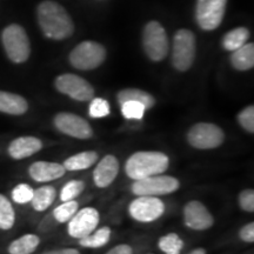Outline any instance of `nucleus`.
I'll return each instance as SVG.
<instances>
[{
  "mask_svg": "<svg viewBox=\"0 0 254 254\" xmlns=\"http://www.w3.org/2000/svg\"><path fill=\"white\" fill-rule=\"evenodd\" d=\"M239 206L244 211L253 212L254 211V192L253 190H244L239 194Z\"/></svg>",
  "mask_w": 254,
  "mask_h": 254,
  "instance_id": "72a5a7b5",
  "label": "nucleus"
},
{
  "mask_svg": "<svg viewBox=\"0 0 254 254\" xmlns=\"http://www.w3.org/2000/svg\"><path fill=\"white\" fill-rule=\"evenodd\" d=\"M195 50V36L193 32L186 28L177 31L173 38L172 57H171L173 67L179 72L189 71L194 63Z\"/></svg>",
  "mask_w": 254,
  "mask_h": 254,
  "instance_id": "20e7f679",
  "label": "nucleus"
},
{
  "mask_svg": "<svg viewBox=\"0 0 254 254\" xmlns=\"http://www.w3.org/2000/svg\"><path fill=\"white\" fill-rule=\"evenodd\" d=\"M57 190L53 186L46 185L39 189L34 190L33 196H32L31 204L32 207L37 212H43L50 207L56 200Z\"/></svg>",
  "mask_w": 254,
  "mask_h": 254,
  "instance_id": "412c9836",
  "label": "nucleus"
},
{
  "mask_svg": "<svg viewBox=\"0 0 254 254\" xmlns=\"http://www.w3.org/2000/svg\"><path fill=\"white\" fill-rule=\"evenodd\" d=\"M33 192L34 190L27 184H19L12 190V200L20 205L27 204V202H31Z\"/></svg>",
  "mask_w": 254,
  "mask_h": 254,
  "instance_id": "2f4dec72",
  "label": "nucleus"
},
{
  "mask_svg": "<svg viewBox=\"0 0 254 254\" xmlns=\"http://www.w3.org/2000/svg\"><path fill=\"white\" fill-rule=\"evenodd\" d=\"M28 110V103L21 95L11 93V92L0 91V112L11 114V116H21Z\"/></svg>",
  "mask_w": 254,
  "mask_h": 254,
  "instance_id": "a211bd4d",
  "label": "nucleus"
},
{
  "mask_svg": "<svg viewBox=\"0 0 254 254\" xmlns=\"http://www.w3.org/2000/svg\"><path fill=\"white\" fill-rule=\"evenodd\" d=\"M100 221V214L94 207H84L77 211L73 217L67 221V232L74 239L88 236L98 227Z\"/></svg>",
  "mask_w": 254,
  "mask_h": 254,
  "instance_id": "ddd939ff",
  "label": "nucleus"
},
{
  "mask_svg": "<svg viewBox=\"0 0 254 254\" xmlns=\"http://www.w3.org/2000/svg\"><path fill=\"white\" fill-rule=\"evenodd\" d=\"M117 100L120 105L129 100L139 101V103L145 105L146 110L152 109L155 105L153 95L148 93V92L139 90V88H125V90H122L117 94Z\"/></svg>",
  "mask_w": 254,
  "mask_h": 254,
  "instance_id": "4be33fe9",
  "label": "nucleus"
},
{
  "mask_svg": "<svg viewBox=\"0 0 254 254\" xmlns=\"http://www.w3.org/2000/svg\"><path fill=\"white\" fill-rule=\"evenodd\" d=\"M106 49L95 41H82L69 53V63L74 68L91 71L99 67L106 59Z\"/></svg>",
  "mask_w": 254,
  "mask_h": 254,
  "instance_id": "39448f33",
  "label": "nucleus"
},
{
  "mask_svg": "<svg viewBox=\"0 0 254 254\" xmlns=\"http://www.w3.org/2000/svg\"><path fill=\"white\" fill-rule=\"evenodd\" d=\"M119 173V160L113 154H107L97 164L93 171L94 185L106 189L112 184Z\"/></svg>",
  "mask_w": 254,
  "mask_h": 254,
  "instance_id": "2eb2a0df",
  "label": "nucleus"
},
{
  "mask_svg": "<svg viewBox=\"0 0 254 254\" xmlns=\"http://www.w3.org/2000/svg\"><path fill=\"white\" fill-rule=\"evenodd\" d=\"M238 123L245 131L249 133H254V107L250 105L238 113Z\"/></svg>",
  "mask_w": 254,
  "mask_h": 254,
  "instance_id": "473e14b6",
  "label": "nucleus"
},
{
  "mask_svg": "<svg viewBox=\"0 0 254 254\" xmlns=\"http://www.w3.org/2000/svg\"><path fill=\"white\" fill-rule=\"evenodd\" d=\"M224 140V131L212 123H198L187 132L189 144L198 150H214L221 146Z\"/></svg>",
  "mask_w": 254,
  "mask_h": 254,
  "instance_id": "0eeeda50",
  "label": "nucleus"
},
{
  "mask_svg": "<svg viewBox=\"0 0 254 254\" xmlns=\"http://www.w3.org/2000/svg\"><path fill=\"white\" fill-rule=\"evenodd\" d=\"M111 238V228L101 227L99 230L93 231L88 236L79 239V245L86 249H99L106 245Z\"/></svg>",
  "mask_w": 254,
  "mask_h": 254,
  "instance_id": "393cba45",
  "label": "nucleus"
},
{
  "mask_svg": "<svg viewBox=\"0 0 254 254\" xmlns=\"http://www.w3.org/2000/svg\"><path fill=\"white\" fill-rule=\"evenodd\" d=\"M189 254H206V251L204 249H196Z\"/></svg>",
  "mask_w": 254,
  "mask_h": 254,
  "instance_id": "4c0bfd02",
  "label": "nucleus"
},
{
  "mask_svg": "<svg viewBox=\"0 0 254 254\" xmlns=\"http://www.w3.org/2000/svg\"><path fill=\"white\" fill-rule=\"evenodd\" d=\"M79 204L74 200H67L63 201V204L53 209V218L57 222H67L73 215L77 213Z\"/></svg>",
  "mask_w": 254,
  "mask_h": 254,
  "instance_id": "cd10ccee",
  "label": "nucleus"
},
{
  "mask_svg": "<svg viewBox=\"0 0 254 254\" xmlns=\"http://www.w3.org/2000/svg\"><path fill=\"white\" fill-rule=\"evenodd\" d=\"M98 161V153L95 151H85L66 159L63 166L66 171H81L90 168Z\"/></svg>",
  "mask_w": 254,
  "mask_h": 254,
  "instance_id": "aec40b11",
  "label": "nucleus"
},
{
  "mask_svg": "<svg viewBox=\"0 0 254 254\" xmlns=\"http://www.w3.org/2000/svg\"><path fill=\"white\" fill-rule=\"evenodd\" d=\"M128 212L136 221L152 222L164 214L165 204L158 196L139 195L129 204Z\"/></svg>",
  "mask_w": 254,
  "mask_h": 254,
  "instance_id": "9b49d317",
  "label": "nucleus"
},
{
  "mask_svg": "<svg viewBox=\"0 0 254 254\" xmlns=\"http://www.w3.org/2000/svg\"><path fill=\"white\" fill-rule=\"evenodd\" d=\"M231 63L238 71H249L254 66V45L246 43L245 45L233 51L231 56Z\"/></svg>",
  "mask_w": 254,
  "mask_h": 254,
  "instance_id": "6ab92c4d",
  "label": "nucleus"
},
{
  "mask_svg": "<svg viewBox=\"0 0 254 254\" xmlns=\"http://www.w3.org/2000/svg\"><path fill=\"white\" fill-rule=\"evenodd\" d=\"M184 220L187 227L195 231H205L213 226L214 218L207 207L198 201L192 200L184 207Z\"/></svg>",
  "mask_w": 254,
  "mask_h": 254,
  "instance_id": "4468645a",
  "label": "nucleus"
},
{
  "mask_svg": "<svg viewBox=\"0 0 254 254\" xmlns=\"http://www.w3.org/2000/svg\"><path fill=\"white\" fill-rule=\"evenodd\" d=\"M40 239L36 234H25L12 241L8 246L9 254H31L39 246Z\"/></svg>",
  "mask_w": 254,
  "mask_h": 254,
  "instance_id": "5701e85b",
  "label": "nucleus"
},
{
  "mask_svg": "<svg viewBox=\"0 0 254 254\" xmlns=\"http://www.w3.org/2000/svg\"><path fill=\"white\" fill-rule=\"evenodd\" d=\"M179 187L180 183L177 178L158 174V176H152L145 179L134 180L131 186V190L136 196H159L174 193Z\"/></svg>",
  "mask_w": 254,
  "mask_h": 254,
  "instance_id": "6e6552de",
  "label": "nucleus"
},
{
  "mask_svg": "<svg viewBox=\"0 0 254 254\" xmlns=\"http://www.w3.org/2000/svg\"><path fill=\"white\" fill-rule=\"evenodd\" d=\"M43 148V141L36 136H19L14 139L8 145V154L9 157L15 159V160H20L31 157V155L36 154Z\"/></svg>",
  "mask_w": 254,
  "mask_h": 254,
  "instance_id": "f3484780",
  "label": "nucleus"
},
{
  "mask_svg": "<svg viewBox=\"0 0 254 254\" xmlns=\"http://www.w3.org/2000/svg\"><path fill=\"white\" fill-rule=\"evenodd\" d=\"M1 41L6 55L12 63L23 64L30 58V39L20 25L12 24L6 26L1 33Z\"/></svg>",
  "mask_w": 254,
  "mask_h": 254,
  "instance_id": "7ed1b4c3",
  "label": "nucleus"
},
{
  "mask_svg": "<svg viewBox=\"0 0 254 254\" xmlns=\"http://www.w3.org/2000/svg\"><path fill=\"white\" fill-rule=\"evenodd\" d=\"M227 0H196L195 20L204 31H214L220 26L226 11Z\"/></svg>",
  "mask_w": 254,
  "mask_h": 254,
  "instance_id": "1a4fd4ad",
  "label": "nucleus"
},
{
  "mask_svg": "<svg viewBox=\"0 0 254 254\" xmlns=\"http://www.w3.org/2000/svg\"><path fill=\"white\" fill-rule=\"evenodd\" d=\"M142 47L152 62H161L170 52V41L163 25L152 20L142 32Z\"/></svg>",
  "mask_w": 254,
  "mask_h": 254,
  "instance_id": "423d86ee",
  "label": "nucleus"
},
{
  "mask_svg": "<svg viewBox=\"0 0 254 254\" xmlns=\"http://www.w3.org/2000/svg\"><path fill=\"white\" fill-rule=\"evenodd\" d=\"M43 254H80V252L75 249H62L47 251V252H44Z\"/></svg>",
  "mask_w": 254,
  "mask_h": 254,
  "instance_id": "e433bc0d",
  "label": "nucleus"
},
{
  "mask_svg": "<svg viewBox=\"0 0 254 254\" xmlns=\"http://www.w3.org/2000/svg\"><path fill=\"white\" fill-rule=\"evenodd\" d=\"M39 26L46 38L64 40L74 32V24L65 8L58 2L45 0L37 8Z\"/></svg>",
  "mask_w": 254,
  "mask_h": 254,
  "instance_id": "f257e3e1",
  "label": "nucleus"
},
{
  "mask_svg": "<svg viewBox=\"0 0 254 254\" xmlns=\"http://www.w3.org/2000/svg\"><path fill=\"white\" fill-rule=\"evenodd\" d=\"M66 170L62 164L51 161H36L28 168V174L34 182L49 183L65 176Z\"/></svg>",
  "mask_w": 254,
  "mask_h": 254,
  "instance_id": "dca6fc26",
  "label": "nucleus"
},
{
  "mask_svg": "<svg viewBox=\"0 0 254 254\" xmlns=\"http://www.w3.org/2000/svg\"><path fill=\"white\" fill-rule=\"evenodd\" d=\"M250 39V31L246 27H237L234 30L227 32L222 38V47L226 51H236L239 47L244 46Z\"/></svg>",
  "mask_w": 254,
  "mask_h": 254,
  "instance_id": "b1692460",
  "label": "nucleus"
},
{
  "mask_svg": "<svg viewBox=\"0 0 254 254\" xmlns=\"http://www.w3.org/2000/svg\"><path fill=\"white\" fill-rule=\"evenodd\" d=\"M170 166V159L163 152L139 151L126 160L125 172L132 180L158 176L166 172Z\"/></svg>",
  "mask_w": 254,
  "mask_h": 254,
  "instance_id": "f03ea898",
  "label": "nucleus"
},
{
  "mask_svg": "<svg viewBox=\"0 0 254 254\" xmlns=\"http://www.w3.org/2000/svg\"><path fill=\"white\" fill-rule=\"evenodd\" d=\"M158 246L165 254H180L184 247V241L177 233H168L159 239Z\"/></svg>",
  "mask_w": 254,
  "mask_h": 254,
  "instance_id": "bb28decb",
  "label": "nucleus"
},
{
  "mask_svg": "<svg viewBox=\"0 0 254 254\" xmlns=\"http://www.w3.org/2000/svg\"><path fill=\"white\" fill-rule=\"evenodd\" d=\"M106 254H133V250L129 245L122 244V245L113 247V249L110 250Z\"/></svg>",
  "mask_w": 254,
  "mask_h": 254,
  "instance_id": "c9c22d12",
  "label": "nucleus"
},
{
  "mask_svg": "<svg viewBox=\"0 0 254 254\" xmlns=\"http://www.w3.org/2000/svg\"><path fill=\"white\" fill-rule=\"evenodd\" d=\"M55 86L60 93L68 95L77 101H90L94 98V88L90 82L72 73H65L57 77Z\"/></svg>",
  "mask_w": 254,
  "mask_h": 254,
  "instance_id": "9d476101",
  "label": "nucleus"
},
{
  "mask_svg": "<svg viewBox=\"0 0 254 254\" xmlns=\"http://www.w3.org/2000/svg\"><path fill=\"white\" fill-rule=\"evenodd\" d=\"M111 113V107L109 101L103 98H93L91 99L88 114L92 118H105Z\"/></svg>",
  "mask_w": 254,
  "mask_h": 254,
  "instance_id": "7c9ffc66",
  "label": "nucleus"
},
{
  "mask_svg": "<svg viewBox=\"0 0 254 254\" xmlns=\"http://www.w3.org/2000/svg\"><path fill=\"white\" fill-rule=\"evenodd\" d=\"M240 239L245 243H253L254 241V224L253 222H250V224H246L245 226L241 228L239 232Z\"/></svg>",
  "mask_w": 254,
  "mask_h": 254,
  "instance_id": "f704fd0d",
  "label": "nucleus"
},
{
  "mask_svg": "<svg viewBox=\"0 0 254 254\" xmlns=\"http://www.w3.org/2000/svg\"><path fill=\"white\" fill-rule=\"evenodd\" d=\"M85 190V183L81 180H71L66 184L60 192V200L67 201V200H74L79 194H81Z\"/></svg>",
  "mask_w": 254,
  "mask_h": 254,
  "instance_id": "c756f323",
  "label": "nucleus"
},
{
  "mask_svg": "<svg viewBox=\"0 0 254 254\" xmlns=\"http://www.w3.org/2000/svg\"><path fill=\"white\" fill-rule=\"evenodd\" d=\"M56 128L64 134L77 139H90L93 135V129L80 116L71 112H60L53 119Z\"/></svg>",
  "mask_w": 254,
  "mask_h": 254,
  "instance_id": "f8f14e48",
  "label": "nucleus"
},
{
  "mask_svg": "<svg viewBox=\"0 0 254 254\" xmlns=\"http://www.w3.org/2000/svg\"><path fill=\"white\" fill-rule=\"evenodd\" d=\"M146 107L139 101H125L122 104V113L124 118L128 120H141L144 118Z\"/></svg>",
  "mask_w": 254,
  "mask_h": 254,
  "instance_id": "c85d7f7f",
  "label": "nucleus"
},
{
  "mask_svg": "<svg viewBox=\"0 0 254 254\" xmlns=\"http://www.w3.org/2000/svg\"><path fill=\"white\" fill-rule=\"evenodd\" d=\"M15 222V212L11 201L0 194V230H9Z\"/></svg>",
  "mask_w": 254,
  "mask_h": 254,
  "instance_id": "a878e982",
  "label": "nucleus"
}]
</instances>
